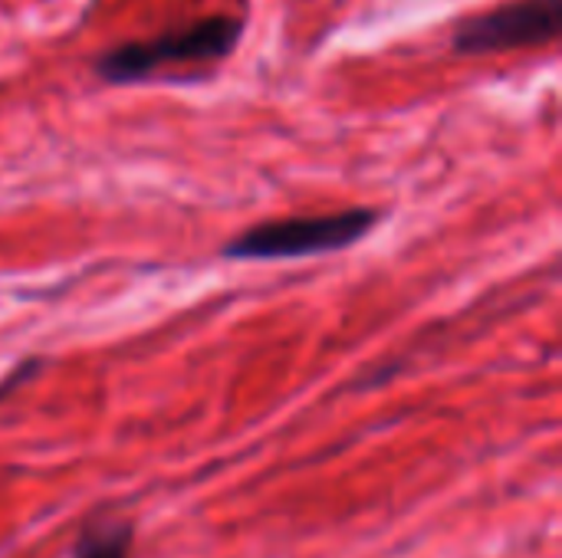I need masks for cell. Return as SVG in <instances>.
Returning <instances> with one entry per match:
<instances>
[{"label":"cell","instance_id":"obj_1","mask_svg":"<svg viewBox=\"0 0 562 558\" xmlns=\"http://www.w3.org/2000/svg\"><path fill=\"white\" fill-rule=\"evenodd\" d=\"M244 36V20L231 13H211L155 36L125 39L102 49L92 59V76L105 86H145V82H198L227 62Z\"/></svg>","mask_w":562,"mask_h":558},{"label":"cell","instance_id":"obj_2","mask_svg":"<svg viewBox=\"0 0 562 558\" xmlns=\"http://www.w3.org/2000/svg\"><path fill=\"white\" fill-rule=\"evenodd\" d=\"M382 224L379 207H346L336 214L260 220L234 234L224 247V260H306L339 253L366 240Z\"/></svg>","mask_w":562,"mask_h":558},{"label":"cell","instance_id":"obj_3","mask_svg":"<svg viewBox=\"0 0 562 558\" xmlns=\"http://www.w3.org/2000/svg\"><path fill=\"white\" fill-rule=\"evenodd\" d=\"M560 36V0H504L468 13L451 30V53L497 56L510 49H547Z\"/></svg>","mask_w":562,"mask_h":558},{"label":"cell","instance_id":"obj_4","mask_svg":"<svg viewBox=\"0 0 562 558\" xmlns=\"http://www.w3.org/2000/svg\"><path fill=\"white\" fill-rule=\"evenodd\" d=\"M132 543L135 529L128 520H95L79 533L72 558H132Z\"/></svg>","mask_w":562,"mask_h":558},{"label":"cell","instance_id":"obj_5","mask_svg":"<svg viewBox=\"0 0 562 558\" xmlns=\"http://www.w3.org/2000/svg\"><path fill=\"white\" fill-rule=\"evenodd\" d=\"M36 368H40V358H30V362H23V365H16L3 382H0V401L10 395V391H16L23 382H30L33 375H36Z\"/></svg>","mask_w":562,"mask_h":558}]
</instances>
